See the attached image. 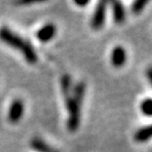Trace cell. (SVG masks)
I'll list each match as a JSON object with an SVG mask.
<instances>
[{
    "mask_svg": "<svg viewBox=\"0 0 152 152\" xmlns=\"http://www.w3.org/2000/svg\"><path fill=\"white\" fill-rule=\"evenodd\" d=\"M0 39L4 41L7 45H11L15 49H19L28 64H35L37 61V55H36L35 50L31 45V43L23 40L21 37H19L12 31H10L9 28H0Z\"/></svg>",
    "mask_w": 152,
    "mask_h": 152,
    "instance_id": "1",
    "label": "cell"
},
{
    "mask_svg": "<svg viewBox=\"0 0 152 152\" xmlns=\"http://www.w3.org/2000/svg\"><path fill=\"white\" fill-rule=\"evenodd\" d=\"M66 104V109L69 113V118H68V129L70 131H76L78 129L79 123H80V106L83 100H79L75 96H66L64 97Z\"/></svg>",
    "mask_w": 152,
    "mask_h": 152,
    "instance_id": "2",
    "label": "cell"
},
{
    "mask_svg": "<svg viewBox=\"0 0 152 152\" xmlns=\"http://www.w3.org/2000/svg\"><path fill=\"white\" fill-rule=\"evenodd\" d=\"M106 9H107V1H99L97 7L95 9L93 14L92 20H91V26L94 30H99L102 28L106 19Z\"/></svg>",
    "mask_w": 152,
    "mask_h": 152,
    "instance_id": "3",
    "label": "cell"
},
{
    "mask_svg": "<svg viewBox=\"0 0 152 152\" xmlns=\"http://www.w3.org/2000/svg\"><path fill=\"white\" fill-rule=\"evenodd\" d=\"M22 114H23V104L21 100H15L11 106L9 113V119L12 123H17L19 121V119L21 118Z\"/></svg>",
    "mask_w": 152,
    "mask_h": 152,
    "instance_id": "4",
    "label": "cell"
},
{
    "mask_svg": "<svg viewBox=\"0 0 152 152\" xmlns=\"http://www.w3.org/2000/svg\"><path fill=\"white\" fill-rule=\"evenodd\" d=\"M55 33H56V28H55L54 24H45L37 32V38L42 42H47L54 37Z\"/></svg>",
    "mask_w": 152,
    "mask_h": 152,
    "instance_id": "5",
    "label": "cell"
},
{
    "mask_svg": "<svg viewBox=\"0 0 152 152\" xmlns=\"http://www.w3.org/2000/svg\"><path fill=\"white\" fill-rule=\"evenodd\" d=\"M111 61L112 64L116 68L121 66L125 61H126V52L124 50V48L121 47H115L113 49V52H112L111 56Z\"/></svg>",
    "mask_w": 152,
    "mask_h": 152,
    "instance_id": "6",
    "label": "cell"
},
{
    "mask_svg": "<svg viewBox=\"0 0 152 152\" xmlns=\"http://www.w3.org/2000/svg\"><path fill=\"white\" fill-rule=\"evenodd\" d=\"M112 9H113V16H114V21L116 23H121L124 22L125 18H126V14H125V10L119 1H112Z\"/></svg>",
    "mask_w": 152,
    "mask_h": 152,
    "instance_id": "7",
    "label": "cell"
},
{
    "mask_svg": "<svg viewBox=\"0 0 152 152\" xmlns=\"http://www.w3.org/2000/svg\"><path fill=\"white\" fill-rule=\"evenodd\" d=\"M31 146L33 149H35L38 152H57L40 138H34L31 142Z\"/></svg>",
    "mask_w": 152,
    "mask_h": 152,
    "instance_id": "8",
    "label": "cell"
},
{
    "mask_svg": "<svg viewBox=\"0 0 152 152\" xmlns=\"http://www.w3.org/2000/svg\"><path fill=\"white\" fill-rule=\"evenodd\" d=\"M134 138L137 142H146V140L152 138V125L145 128H142L135 133Z\"/></svg>",
    "mask_w": 152,
    "mask_h": 152,
    "instance_id": "9",
    "label": "cell"
},
{
    "mask_svg": "<svg viewBox=\"0 0 152 152\" xmlns=\"http://www.w3.org/2000/svg\"><path fill=\"white\" fill-rule=\"evenodd\" d=\"M60 83H61V91H62V94H64V97L69 96L72 89L71 76L69 74H64L61 77V79H60Z\"/></svg>",
    "mask_w": 152,
    "mask_h": 152,
    "instance_id": "10",
    "label": "cell"
},
{
    "mask_svg": "<svg viewBox=\"0 0 152 152\" xmlns=\"http://www.w3.org/2000/svg\"><path fill=\"white\" fill-rule=\"evenodd\" d=\"M140 110L147 116H152V98H146L140 104Z\"/></svg>",
    "mask_w": 152,
    "mask_h": 152,
    "instance_id": "11",
    "label": "cell"
},
{
    "mask_svg": "<svg viewBox=\"0 0 152 152\" xmlns=\"http://www.w3.org/2000/svg\"><path fill=\"white\" fill-rule=\"evenodd\" d=\"M147 4H148V1H146V0H138V1L133 2L132 9L131 10H132V12L134 14H140Z\"/></svg>",
    "mask_w": 152,
    "mask_h": 152,
    "instance_id": "12",
    "label": "cell"
},
{
    "mask_svg": "<svg viewBox=\"0 0 152 152\" xmlns=\"http://www.w3.org/2000/svg\"><path fill=\"white\" fill-rule=\"evenodd\" d=\"M147 76H148V79H149V81L151 83V85H152V68H150V69L147 71Z\"/></svg>",
    "mask_w": 152,
    "mask_h": 152,
    "instance_id": "13",
    "label": "cell"
},
{
    "mask_svg": "<svg viewBox=\"0 0 152 152\" xmlns=\"http://www.w3.org/2000/svg\"><path fill=\"white\" fill-rule=\"evenodd\" d=\"M75 3L77 5H81V7H83V5H87L89 3V1H83V2H80V1H75Z\"/></svg>",
    "mask_w": 152,
    "mask_h": 152,
    "instance_id": "14",
    "label": "cell"
}]
</instances>
